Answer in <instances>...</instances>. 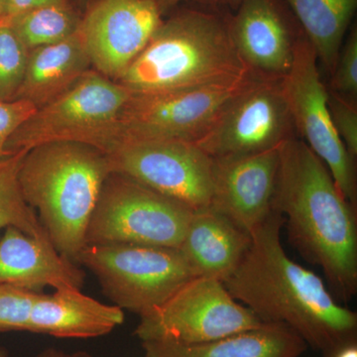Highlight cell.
Returning <instances> with one entry per match:
<instances>
[{"label": "cell", "instance_id": "obj_28", "mask_svg": "<svg viewBox=\"0 0 357 357\" xmlns=\"http://www.w3.org/2000/svg\"><path fill=\"white\" fill-rule=\"evenodd\" d=\"M36 110L27 100H0V160L10 156L6 149L9 138Z\"/></svg>", "mask_w": 357, "mask_h": 357}, {"label": "cell", "instance_id": "obj_12", "mask_svg": "<svg viewBox=\"0 0 357 357\" xmlns=\"http://www.w3.org/2000/svg\"><path fill=\"white\" fill-rule=\"evenodd\" d=\"M292 126L280 82L255 79L194 143L213 159L260 153L280 147Z\"/></svg>", "mask_w": 357, "mask_h": 357}, {"label": "cell", "instance_id": "obj_33", "mask_svg": "<svg viewBox=\"0 0 357 357\" xmlns=\"http://www.w3.org/2000/svg\"><path fill=\"white\" fill-rule=\"evenodd\" d=\"M6 23V8H4V0H0V24Z\"/></svg>", "mask_w": 357, "mask_h": 357}, {"label": "cell", "instance_id": "obj_6", "mask_svg": "<svg viewBox=\"0 0 357 357\" xmlns=\"http://www.w3.org/2000/svg\"><path fill=\"white\" fill-rule=\"evenodd\" d=\"M195 210L132 178L110 173L86 229V245L178 248Z\"/></svg>", "mask_w": 357, "mask_h": 357}, {"label": "cell", "instance_id": "obj_16", "mask_svg": "<svg viewBox=\"0 0 357 357\" xmlns=\"http://www.w3.org/2000/svg\"><path fill=\"white\" fill-rule=\"evenodd\" d=\"M61 255L50 241L9 227L0 236V286L41 293L52 287L82 289L84 272Z\"/></svg>", "mask_w": 357, "mask_h": 357}, {"label": "cell", "instance_id": "obj_2", "mask_svg": "<svg viewBox=\"0 0 357 357\" xmlns=\"http://www.w3.org/2000/svg\"><path fill=\"white\" fill-rule=\"evenodd\" d=\"M272 211L284 218L289 241L323 270L333 295L347 303L357 292V220L325 163L305 141L279 147Z\"/></svg>", "mask_w": 357, "mask_h": 357}, {"label": "cell", "instance_id": "obj_21", "mask_svg": "<svg viewBox=\"0 0 357 357\" xmlns=\"http://www.w3.org/2000/svg\"><path fill=\"white\" fill-rule=\"evenodd\" d=\"M297 16L317 58L333 73L357 0H285Z\"/></svg>", "mask_w": 357, "mask_h": 357}, {"label": "cell", "instance_id": "obj_23", "mask_svg": "<svg viewBox=\"0 0 357 357\" xmlns=\"http://www.w3.org/2000/svg\"><path fill=\"white\" fill-rule=\"evenodd\" d=\"M25 154L20 151L0 160V236L7 227H13L36 238L50 241L21 192L18 173Z\"/></svg>", "mask_w": 357, "mask_h": 357}, {"label": "cell", "instance_id": "obj_19", "mask_svg": "<svg viewBox=\"0 0 357 357\" xmlns=\"http://www.w3.org/2000/svg\"><path fill=\"white\" fill-rule=\"evenodd\" d=\"M145 357H299L307 345L292 328L266 323L260 328L198 344L142 342Z\"/></svg>", "mask_w": 357, "mask_h": 357}, {"label": "cell", "instance_id": "obj_25", "mask_svg": "<svg viewBox=\"0 0 357 357\" xmlns=\"http://www.w3.org/2000/svg\"><path fill=\"white\" fill-rule=\"evenodd\" d=\"M39 294L0 286V333L27 332L30 312Z\"/></svg>", "mask_w": 357, "mask_h": 357}, {"label": "cell", "instance_id": "obj_24", "mask_svg": "<svg viewBox=\"0 0 357 357\" xmlns=\"http://www.w3.org/2000/svg\"><path fill=\"white\" fill-rule=\"evenodd\" d=\"M29 51L7 23L0 24V100H15L27 67Z\"/></svg>", "mask_w": 357, "mask_h": 357}, {"label": "cell", "instance_id": "obj_9", "mask_svg": "<svg viewBox=\"0 0 357 357\" xmlns=\"http://www.w3.org/2000/svg\"><path fill=\"white\" fill-rule=\"evenodd\" d=\"M103 153L112 173L132 178L192 210L210 208L213 159L194 142L121 139Z\"/></svg>", "mask_w": 357, "mask_h": 357}, {"label": "cell", "instance_id": "obj_22", "mask_svg": "<svg viewBox=\"0 0 357 357\" xmlns=\"http://www.w3.org/2000/svg\"><path fill=\"white\" fill-rule=\"evenodd\" d=\"M7 24L28 51L64 41L79 30L76 15L63 4H51L16 16Z\"/></svg>", "mask_w": 357, "mask_h": 357}, {"label": "cell", "instance_id": "obj_3", "mask_svg": "<svg viewBox=\"0 0 357 357\" xmlns=\"http://www.w3.org/2000/svg\"><path fill=\"white\" fill-rule=\"evenodd\" d=\"M253 77L234 46L229 23L190 10L162 22L115 82L131 96H139L234 86Z\"/></svg>", "mask_w": 357, "mask_h": 357}, {"label": "cell", "instance_id": "obj_15", "mask_svg": "<svg viewBox=\"0 0 357 357\" xmlns=\"http://www.w3.org/2000/svg\"><path fill=\"white\" fill-rule=\"evenodd\" d=\"M229 25L234 46L253 76L280 82L288 74L297 40L275 0H241Z\"/></svg>", "mask_w": 357, "mask_h": 357}, {"label": "cell", "instance_id": "obj_10", "mask_svg": "<svg viewBox=\"0 0 357 357\" xmlns=\"http://www.w3.org/2000/svg\"><path fill=\"white\" fill-rule=\"evenodd\" d=\"M293 126L325 163L344 198L356 208L354 160L335 130L328 91L321 83L316 52L307 38L296 41L292 67L280 81Z\"/></svg>", "mask_w": 357, "mask_h": 357}, {"label": "cell", "instance_id": "obj_13", "mask_svg": "<svg viewBox=\"0 0 357 357\" xmlns=\"http://www.w3.org/2000/svg\"><path fill=\"white\" fill-rule=\"evenodd\" d=\"M157 0H102L79 25L91 67L116 81L161 25Z\"/></svg>", "mask_w": 357, "mask_h": 357}, {"label": "cell", "instance_id": "obj_29", "mask_svg": "<svg viewBox=\"0 0 357 357\" xmlns=\"http://www.w3.org/2000/svg\"><path fill=\"white\" fill-rule=\"evenodd\" d=\"M66 3L65 0H4V8H6V23L34 8L51 4Z\"/></svg>", "mask_w": 357, "mask_h": 357}, {"label": "cell", "instance_id": "obj_11", "mask_svg": "<svg viewBox=\"0 0 357 357\" xmlns=\"http://www.w3.org/2000/svg\"><path fill=\"white\" fill-rule=\"evenodd\" d=\"M255 79L234 86L130 95L119 114L115 141L195 142L210 128L230 100Z\"/></svg>", "mask_w": 357, "mask_h": 357}, {"label": "cell", "instance_id": "obj_26", "mask_svg": "<svg viewBox=\"0 0 357 357\" xmlns=\"http://www.w3.org/2000/svg\"><path fill=\"white\" fill-rule=\"evenodd\" d=\"M333 93L338 96H357V30L352 28L340 48L333 70Z\"/></svg>", "mask_w": 357, "mask_h": 357}, {"label": "cell", "instance_id": "obj_17", "mask_svg": "<svg viewBox=\"0 0 357 357\" xmlns=\"http://www.w3.org/2000/svg\"><path fill=\"white\" fill-rule=\"evenodd\" d=\"M124 321V311L82 293L63 288L40 293L33 304L27 332L62 338H91L112 333Z\"/></svg>", "mask_w": 357, "mask_h": 357}, {"label": "cell", "instance_id": "obj_31", "mask_svg": "<svg viewBox=\"0 0 357 357\" xmlns=\"http://www.w3.org/2000/svg\"><path fill=\"white\" fill-rule=\"evenodd\" d=\"M333 357H357V344L347 345Z\"/></svg>", "mask_w": 357, "mask_h": 357}, {"label": "cell", "instance_id": "obj_4", "mask_svg": "<svg viewBox=\"0 0 357 357\" xmlns=\"http://www.w3.org/2000/svg\"><path fill=\"white\" fill-rule=\"evenodd\" d=\"M112 173L98 148L60 141L26 152L18 181L26 203L61 255L77 263L86 246L89 222L103 183Z\"/></svg>", "mask_w": 357, "mask_h": 357}, {"label": "cell", "instance_id": "obj_18", "mask_svg": "<svg viewBox=\"0 0 357 357\" xmlns=\"http://www.w3.org/2000/svg\"><path fill=\"white\" fill-rule=\"evenodd\" d=\"M251 234L211 208L195 211L178 249L196 277L227 280L241 262Z\"/></svg>", "mask_w": 357, "mask_h": 357}, {"label": "cell", "instance_id": "obj_1", "mask_svg": "<svg viewBox=\"0 0 357 357\" xmlns=\"http://www.w3.org/2000/svg\"><path fill=\"white\" fill-rule=\"evenodd\" d=\"M284 218L272 211L251 234V243L223 285L264 323L292 328L323 357L357 344V314L323 279L289 257L281 243Z\"/></svg>", "mask_w": 357, "mask_h": 357}, {"label": "cell", "instance_id": "obj_14", "mask_svg": "<svg viewBox=\"0 0 357 357\" xmlns=\"http://www.w3.org/2000/svg\"><path fill=\"white\" fill-rule=\"evenodd\" d=\"M278 166L279 147L213 158L210 208L252 234L273 211Z\"/></svg>", "mask_w": 357, "mask_h": 357}, {"label": "cell", "instance_id": "obj_30", "mask_svg": "<svg viewBox=\"0 0 357 357\" xmlns=\"http://www.w3.org/2000/svg\"><path fill=\"white\" fill-rule=\"evenodd\" d=\"M36 357H93L86 351L65 352L60 349H48Z\"/></svg>", "mask_w": 357, "mask_h": 357}, {"label": "cell", "instance_id": "obj_32", "mask_svg": "<svg viewBox=\"0 0 357 357\" xmlns=\"http://www.w3.org/2000/svg\"><path fill=\"white\" fill-rule=\"evenodd\" d=\"M178 1H181V0H157V3H158L161 13H163V10L174 6V4L177 3ZM208 1H236V0H208Z\"/></svg>", "mask_w": 357, "mask_h": 357}, {"label": "cell", "instance_id": "obj_8", "mask_svg": "<svg viewBox=\"0 0 357 357\" xmlns=\"http://www.w3.org/2000/svg\"><path fill=\"white\" fill-rule=\"evenodd\" d=\"M264 324L234 299L222 281L195 277L163 305L140 318L135 335L141 342L198 344L255 330Z\"/></svg>", "mask_w": 357, "mask_h": 357}, {"label": "cell", "instance_id": "obj_34", "mask_svg": "<svg viewBox=\"0 0 357 357\" xmlns=\"http://www.w3.org/2000/svg\"><path fill=\"white\" fill-rule=\"evenodd\" d=\"M0 357H8V354H7L6 349H2V347H0Z\"/></svg>", "mask_w": 357, "mask_h": 357}, {"label": "cell", "instance_id": "obj_27", "mask_svg": "<svg viewBox=\"0 0 357 357\" xmlns=\"http://www.w3.org/2000/svg\"><path fill=\"white\" fill-rule=\"evenodd\" d=\"M328 109L335 130L352 158L357 156V112L354 103L335 93H328Z\"/></svg>", "mask_w": 357, "mask_h": 357}, {"label": "cell", "instance_id": "obj_20", "mask_svg": "<svg viewBox=\"0 0 357 357\" xmlns=\"http://www.w3.org/2000/svg\"><path fill=\"white\" fill-rule=\"evenodd\" d=\"M91 69L79 28L64 41L29 52L24 79L15 100H27L38 109L63 95Z\"/></svg>", "mask_w": 357, "mask_h": 357}, {"label": "cell", "instance_id": "obj_5", "mask_svg": "<svg viewBox=\"0 0 357 357\" xmlns=\"http://www.w3.org/2000/svg\"><path fill=\"white\" fill-rule=\"evenodd\" d=\"M130 93L95 70L37 109L9 138V155L46 143H84L105 152L116 138L119 114Z\"/></svg>", "mask_w": 357, "mask_h": 357}, {"label": "cell", "instance_id": "obj_7", "mask_svg": "<svg viewBox=\"0 0 357 357\" xmlns=\"http://www.w3.org/2000/svg\"><path fill=\"white\" fill-rule=\"evenodd\" d=\"M77 264L95 275L115 306L140 318L196 277L178 248L158 246L86 245Z\"/></svg>", "mask_w": 357, "mask_h": 357}]
</instances>
